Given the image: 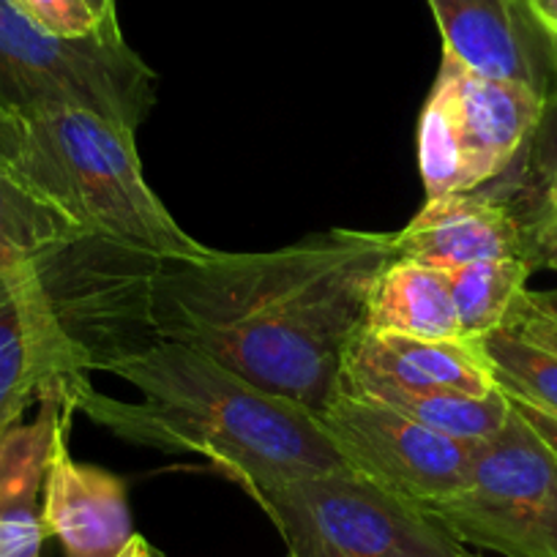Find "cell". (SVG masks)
Listing matches in <instances>:
<instances>
[{
  "mask_svg": "<svg viewBox=\"0 0 557 557\" xmlns=\"http://www.w3.org/2000/svg\"><path fill=\"white\" fill-rule=\"evenodd\" d=\"M391 260L388 233L367 230H329L271 251L157 260L146 285L148 329L318 416L339 391Z\"/></svg>",
  "mask_w": 557,
  "mask_h": 557,
  "instance_id": "cell-1",
  "label": "cell"
},
{
  "mask_svg": "<svg viewBox=\"0 0 557 557\" xmlns=\"http://www.w3.org/2000/svg\"><path fill=\"white\" fill-rule=\"evenodd\" d=\"M99 369L139 396L117 399L88 383L74 396L79 412L121 441L208 459L249 497L278 481L347 468L312 410L257 388L195 347L153 336Z\"/></svg>",
  "mask_w": 557,
  "mask_h": 557,
  "instance_id": "cell-2",
  "label": "cell"
},
{
  "mask_svg": "<svg viewBox=\"0 0 557 557\" xmlns=\"http://www.w3.org/2000/svg\"><path fill=\"white\" fill-rule=\"evenodd\" d=\"M134 134L88 107H50L25 117L17 170L90 238L146 260L202 257L148 186Z\"/></svg>",
  "mask_w": 557,
  "mask_h": 557,
  "instance_id": "cell-3",
  "label": "cell"
},
{
  "mask_svg": "<svg viewBox=\"0 0 557 557\" xmlns=\"http://www.w3.org/2000/svg\"><path fill=\"white\" fill-rule=\"evenodd\" d=\"M251 500L287 557H457L462 544L424 508L350 468L278 481Z\"/></svg>",
  "mask_w": 557,
  "mask_h": 557,
  "instance_id": "cell-4",
  "label": "cell"
},
{
  "mask_svg": "<svg viewBox=\"0 0 557 557\" xmlns=\"http://www.w3.org/2000/svg\"><path fill=\"white\" fill-rule=\"evenodd\" d=\"M544 104L546 96L530 85L481 77L443 52L418 121V168L426 200L481 189L517 168Z\"/></svg>",
  "mask_w": 557,
  "mask_h": 557,
  "instance_id": "cell-5",
  "label": "cell"
},
{
  "mask_svg": "<svg viewBox=\"0 0 557 557\" xmlns=\"http://www.w3.org/2000/svg\"><path fill=\"white\" fill-rule=\"evenodd\" d=\"M157 99V72L126 39H61L0 0V107L17 117L88 107L137 132Z\"/></svg>",
  "mask_w": 557,
  "mask_h": 557,
  "instance_id": "cell-6",
  "label": "cell"
},
{
  "mask_svg": "<svg viewBox=\"0 0 557 557\" xmlns=\"http://www.w3.org/2000/svg\"><path fill=\"white\" fill-rule=\"evenodd\" d=\"M426 513L459 544L503 557H557L555 454L513 410L506 430L481 443L465 490Z\"/></svg>",
  "mask_w": 557,
  "mask_h": 557,
  "instance_id": "cell-7",
  "label": "cell"
},
{
  "mask_svg": "<svg viewBox=\"0 0 557 557\" xmlns=\"http://www.w3.org/2000/svg\"><path fill=\"white\" fill-rule=\"evenodd\" d=\"M318 418L347 468L424 511L465 490L481 448V443L432 432L394 407L347 391H336Z\"/></svg>",
  "mask_w": 557,
  "mask_h": 557,
  "instance_id": "cell-8",
  "label": "cell"
},
{
  "mask_svg": "<svg viewBox=\"0 0 557 557\" xmlns=\"http://www.w3.org/2000/svg\"><path fill=\"white\" fill-rule=\"evenodd\" d=\"M88 372V358L63 329L39 268L0 282V437L47 396L74 407L77 391L90 383Z\"/></svg>",
  "mask_w": 557,
  "mask_h": 557,
  "instance_id": "cell-9",
  "label": "cell"
},
{
  "mask_svg": "<svg viewBox=\"0 0 557 557\" xmlns=\"http://www.w3.org/2000/svg\"><path fill=\"white\" fill-rule=\"evenodd\" d=\"M388 240L394 260L441 271L481 260H524L522 213L500 181L426 200L410 224L388 233Z\"/></svg>",
  "mask_w": 557,
  "mask_h": 557,
  "instance_id": "cell-10",
  "label": "cell"
},
{
  "mask_svg": "<svg viewBox=\"0 0 557 557\" xmlns=\"http://www.w3.org/2000/svg\"><path fill=\"white\" fill-rule=\"evenodd\" d=\"M443 52L481 77L511 79L549 94L557 41L535 23L528 0H426Z\"/></svg>",
  "mask_w": 557,
  "mask_h": 557,
  "instance_id": "cell-11",
  "label": "cell"
},
{
  "mask_svg": "<svg viewBox=\"0 0 557 557\" xmlns=\"http://www.w3.org/2000/svg\"><path fill=\"white\" fill-rule=\"evenodd\" d=\"M383 388L481 396L492 394L497 383L479 342L462 336L418 339L363 329L347 350L339 391L367 396Z\"/></svg>",
  "mask_w": 557,
  "mask_h": 557,
  "instance_id": "cell-12",
  "label": "cell"
},
{
  "mask_svg": "<svg viewBox=\"0 0 557 557\" xmlns=\"http://www.w3.org/2000/svg\"><path fill=\"white\" fill-rule=\"evenodd\" d=\"M66 418L52 446L45 484L47 535L61 541L66 557H121L134 539L126 484L96 465L77 462L69 451Z\"/></svg>",
  "mask_w": 557,
  "mask_h": 557,
  "instance_id": "cell-13",
  "label": "cell"
},
{
  "mask_svg": "<svg viewBox=\"0 0 557 557\" xmlns=\"http://www.w3.org/2000/svg\"><path fill=\"white\" fill-rule=\"evenodd\" d=\"M74 412L69 401L47 396L34 421H20L0 437V557H41L52 446Z\"/></svg>",
  "mask_w": 557,
  "mask_h": 557,
  "instance_id": "cell-14",
  "label": "cell"
},
{
  "mask_svg": "<svg viewBox=\"0 0 557 557\" xmlns=\"http://www.w3.org/2000/svg\"><path fill=\"white\" fill-rule=\"evenodd\" d=\"M363 329L418 339L462 336L446 271L421 262L391 260L372 287Z\"/></svg>",
  "mask_w": 557,
  "mask_h": 557,
  "instance_id": "cell-15",
  "label": "cell"
},
{
  "mask_svg": "<svg viewBox=\"0 0 557 557\" xmlns=\"http://www.w3.org/2000/svg\"><path fill=\"white\" fill-rule=\"evenodd\" d=\"M90 238L63 208L0 159V282L39 268L52 251Z\"/></svg>",
  "mask_w": 557,
  "mask_h": 557,
  "instance_id": "cell-16",
  "label": "cell"
},
{
  "mask_svg": "<svg viewBox=\"0 0 557 557\" xmlns=\"http://www.w3.org/2000/svg\"><path fill=\"white\" fill-rule=\"evenodd\" d=\"M363 399H374L405 412L432 432L468 443H486L500 435L511 421V399L495 388L492 394H451V391H372Z\"/></svg>",
  "mask_w": 557,
  "mask_h": 557,
  "instance_id": "cell-17",
  "label": "cell"
},
{
  "mask_svg": "<svg viewBox=\"0 0 557 557\" xmlns=\"http://www.w3.org/2000/svg\"><path fill=\"white\" fill-rule=\"evenodd\" d=\"M530 273H533V265L522 257L448 268L446 278L454 307H457L462 339L479 342L492 331L503 329L513 304L528 290Z\"/></svg>",
  "mask_w": 557,
  "mask_h": 557,
  "instance_id": "cell-18",
  "label": "cell"
},
{
  "mask_svg": "<svg viewBox=\"0 0 557 557\" xmlns=\"http://www.w3.org/2000/svg\"><path fill=\"white\" fill-rule=\"evenodd\" d=\"M503 394L524 405L557 416V356L519 339L508 329L479 339Z\"/></svg>",
  "mask_w": 557,
  "mask_h": 557,
  "instance_id": "cell-19",
  "label": "cell"
},
{
  "mask_svg": "<svg viewBox=\"0 0 557 557\" xmlns=\"http://www.w3.org/2000/svg\"><path fill=\"white\" fill-rule=\"evenodd\" d=\"M517 175V170H513ZM519 195L541 197V200L557 206V61H555V83L546 94L544 115L539 128L530 139L528 151L519 162Z\"/></svg>",
  "mask_w": 557,
  "mask_h": 557,
  "instance_id": "cell-20",
  "label": "cell"
},
{
  "mask_svg": "<svg viewBox=\"0 0 557 557\" xmlns=\"http://www.w3.org/2000/svg\"><path fill=\"white\" fill-rule=\"evenodd\" d=\"M12 7L41 30L61 39H90V36L123 39V34H110L101 25L88 0H12Z\"/></svg>",
  "mask_w": 557,
  "mask_h": 557,
  "instance_id": "cell-21",
  "label": "cell"
},
{
  "mask_svg": "<svg viewBox=\"0 0 557 557\" xmlns=\"http://www.w3.org/2000/svg\"><path fill=\"white\" fill-rule=\"evenodd\" d=\"M503 329L519 339L557 356V287L552 290H524L508 312Z\"/></svg>",
  "mask_w": 557,
  "mask_h": 557,
  "instance_id": "cell-22",
  "label": "cell"
},
{
  "mask_svg": "<svg viewBox=\"0 0 557 557\" xmlns=\"http://www.w3.org/2000/svg\"><path fill=\"white\" fill-rule=\"evenodd\" d=\"M524 227V260L535 268L557 273V206L541 197L524 195L519 206Z\"/></svg>",
  "mask_w": 557,
  "mask_h": 557,
  "instance_id": "cell-23",
  "label": "cell"
},
{
  "mask_svg": "<svg viewBox=\"0 0 557 557\" xmlns=\"http://www.w3.org/2000/svg\"><path fill=\"white\" fill-rule=\"evenodd\" d=\"M508 399H511V396H508ZM511 405H513V410L522 416L524 424H528L530 430L541 437V443H544V446L549 448L557 459V416H549V412H544V410H535V407L524 405V401H517V399H511Z\"/></svg>",
  "mask_w": 557,
  "mask_h": 557,
  "instance_id": "cell-24",
  "label": "cell"
},
{
  "mask_svg": "<svg viewBox=\"0 0 557 557\" xmlns=\"http://www.w3.org/2000/svg\"><path fill=\"white\" fill-rule=\"evenodd\" d=\"M25 139V121L23 117L12 115L0 107V159L17 168L20 151H23Z\"/></svg>",
  "mask_w": 557,
  "mask_h": 557,
  "instance_id": "cell-25",
  "label": "cell"
},
{
  "mask_svg": "<svg viewBox=\"0 0 557 557\" xmlns=\"http://www.w3.org/2000/svg\"><path fill=\"white\" fill-rule=\"evenodd\" d=\"M530 12H533L535 23L544 28V34L552 41H557V0H528Z\"/></svg>",
  "mask_w": 557,
  "mask_h": 557,
  "instance_id": "cell-26",
  "label": "cell"
},
{
  "mask_svg": "<svg viewBox=\"0 0 557 557\" xmlns=\"http://www.w3.org/2000/svg\"><path fill=\"white\" fill-rule=\"evenodd\" d=\"M88 3L96 12V17L101 20V25H104L110 34L121 36V25H117V14H115V0H88Z\"/></svg>",
  "mask_w": 557,
  "mask_h": 557,
  "instance_id": "cell-27",
  "label": "cell"
},
{
  "mask_svg": "<svg viewBox=\"0 0 557 557\" xmlns=\"http://www.w3.org/2000/svg\"><path fill=\"white\" fill-rule=\"evenodd\" d=\"M121 557H157V555H153V549L148 546V541L143 539V535L134 533V539L128 541L126 549L121 552Z\"/></svg>",
  "mask_w": 557,
  "mask_h": 557,
  "instance_id": "cell-28",
  "label": "cell"
},
{
  "mask_svg": "<svg viewBox=\"0 0 557 557\" xmlns=\"http://www.w3.org/2000/svg\"><path fill=\"white\" fill-rule=\"evenodd\" d=\"M457 557H470V555H465V552H462V555H457Z\"/></svg>",
  "mask_w": 557,
  "mask_h": 557,
  "instance_id": "cell-29",
  "label": "cell"
}]
</instances>
